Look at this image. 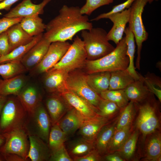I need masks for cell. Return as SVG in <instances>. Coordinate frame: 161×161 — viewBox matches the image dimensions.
Instances as JSON below:
<instances>
[{
    "instance_id": "11a10c76",
    "label": "cell",
    "mask_w": 161,
    "mask_h": 161,
    "mask_svg": "<svg viewBox=\"0 0 161 161\" xmlns=\"http://www.w3.org/2000/svg\"><path fill=\"white\" fill-rule=\"evenodd\" d=\"M155 0L156 1H158V0H148V2L149 4L151 3L153 1Z\"/></svg>"
},
{
    "instance_id": "7402d4cb",
    "label": "cell",
    "mask_w": 161,
    "mask_h": 161,
    "mask_svg": "<svg viewBox=\"0 0 161 161\" xmlns=\"http://www.w3.org/2000/svg\"><path fill=\"white\" fill-rule=\"evenodd\" d=\"M85 119L75 109L71 108L56 124L67 137L79 129Z\"/></svg>"
},
{
    "instance_id": "816d5d0a",
    "label": "cell",
    "mask_w": 161,
    "mask_h": 161,
    "mask_svg": "<svg viewBox=\"0 0 161 161\" xmlns=\"http://www.w3.org/2000/svg\"><path fill=\"white\" fill-rule=\"evenodd\" d=\"M8 96H5L0 94V114L7 98Z\"/></svg>"
},
{
    "instance_id": "cb8c5ba5",
    "label": "cell",
    "mask_w": 161,
    "mask_h": 161,
    "mask_svg": "<svg viewBox=\"0 0 161 161\" xmlns=\"http://www.w3.org/2000/svg\"><path fill=\"white\" fill-rule=\"evenodd\" d=\"M6 31L9 43L10 52L18 47L29 43L34 38L23 29L20 23L12 26Z\"/></svg>"
},
{
    "instance_id": "c3c4849f",
    "label": "cell",
    "mask_w": 161,
    "mask_h": 161,
    "mask_svg": "<svg viewBox=\"0 0 161 161\" xmlns=\"http://www.w3.org/2000/svg\"><path fill=\"white\" fill-rule=\"evenodd\" d=\"M3 154L6 161H26L22 157L15 154Z\"/></svg>"
},
{
    "instance_id": "3957f363",
    "label": "cell",
    "mask_w": 161,
    "mask_h": 161,
    "mask_svg": "<svg viewBox=\"0 0 161 161\" xmlns=\"http://www.w3.org/2000/svg\"><path fill=\"white\" fill-rule=\"evenodd\" d=\"M8 96L0 114V133L25 129L28 114L17 97Z\"/></svg>"
},
{
    "instance_id": "9f6ffc18",
    "label": "cell",
    "mask_w": 161,
    "mask_h": 161,
    "mask_svg": "<svg viewBox=\"0 0 161 161\" xmlns=\"http://www.w3.org/2000/svg\"><path fill=\"white\" fill-rule=\"evenodd\" d=\"M2 80H2L0 79V85L1 83V82H2Z\"/></svg>"
},
{
    "instance_id": "7c38bea8",
    "label": "cell",
    "mask_w": 161,
    "mask_h": 161,
    "mask_svg": "<svg viewBox=\"0 0 161 161\" xmlns=\"http://www.w3.org/2000/svg\"><path fill=\"white\" fill-rule=\"evenodd\" d=\"M68 72L62 69H50L45 73L43 82L50 94L60 95L67 89L66 80Z\"/></svg>"
},
{
    "instance_id": "f907efd6",
    "label": "cell",
    "mask_w": 161,
    "mask_h": 161,
    "mask_svg": "<svg viewBox=\"0 0 161 161\" xmlns=\"http://www.w3.org/2000/svg\"><path fill=\"white\" fill-rule=\"evenodd\" d=\"M104 159L108 161H124L125 160L119 154H109L104 157Z\"/></svg>"
},
{
    "instance_id": "9a60e30c",
    "label": "cell",
    "mask_w": 161,
    "mask_h": 161,
    "mask_svg": "<svg viewBox=\"0 0 161 161\" xmlns=\"http://www.w3.org/2000/svg\"><path fill=\"white\" fill-rule=\"evenodd\" d=\"M16 96L28 114L34 111L42 99V93L37 86L28 82Z\"/></svg>"
},
{
    "instance_id": "8fae6325",
    "label": "cell",
    "mask_w": 161,
    "mask_h": 161,
    "mask_svg": "<svg viewBox=\"0 0 161 161\" xmlns=\"http://www.w3.org/2000/svg\"><path fill=\"white\" fill-rule=\"evenodd\" d=\"M71 44L67 41H56L51 43L41 61L30 70L32 75L45 73L53 67L63 58Z\"/></svg>"
},
{
    "instance_id": "d6986e66",
    "label": "cell",
    "mask_w": 161,
    "mask_h": 161,
    "mask_svg": "<svg viewBox=\"0 0 161 161\" xmlns=\"http://www.w3.org/2000/svg\"><path fill=\"white\" fill-rule=\"evenodd\" d=\"M108 118L99 115L85 119L79 129V134L81 137L94 141L103 127L110 123Z\"/></svg>"
},
{
    "instance_id": "ba28073f",
    "label": "cell",
    "mask_w": 161,
    "mask_h": 161,
    "mask_svg": "<svg viewBox=\"0 0 161 161\" xmlns=\"http://www.w3.org/2000/svg\"><path fill=\"white\" fill-rule=\"evenodd\" d=\"M52 126L49 116L42 102L32 113L28 114L25 126L27 133L38 137L47 144Z\"/></svg>"
},
{
    "instance_id": "5b68a950",
    "label": "cell",
    "mask_w": 161,
    "mask_h": 161,
    "mask_svg": "<svg viewBox=\"0 0 161 161\" xmlns=\"http://www.w3.org/2000/svg\"><path fill=\"white\" fill-rule=\"evenodd\" d=\"M148 0H135L131 7L129 28L133 33L137 46V57L135 68L140 69L141 53L143 43L148 38L146 31L142 19V14L144 8Z\"/></svg>"
},
{
    "instance_id": "e575fe53",
    "label": "cell",
    "mask_w": 161,
    "mask_h": 161,
    "mask_svg": "<svg viewBox=\"0 0 161 161\" xmlns=\"http://www.w3.org/2000/svg\"><path fill=\"white\" fill-rule=\"evenodd\" d=\"M27 71L20 61L0 64V75L4 80L12 78Z\"/></svg>"
},
{
    "instance_id": "f35d334b",
    "label": "cell",
    "mask_w": 161,
    "mask_h": 161,
    "mask_svg": "<svg viewBox=\"0 0 161 161\" xmlns=\"http://www.w3.org/2000/svg\"><path fill=\"white\" fill-rule=\"evenodd\" d=\"M97 109L98 114L108 118L121 110L114 103L102 98L99 103Z\"/></svg>"
},
{
    "instance_id": "8d00e7d4",
    "label": "cell",
    "mask_w": 161,
    "mask_h": 161,
    "mask_svg": "<svg viewBox=\"0 0 161 161\" xmlns=\"http://www.w3.org/2000/svg\"><path fill=\"white\" fill-rule=\"evenodd\" d=\"M139 135L136 130L130 133L120 149L118 152L119 154L125 160H129L133 156L136 148Z\"/></svg>"
},
{
    "instance_id": "7dc6e473",
    "label": "cell",
    "mask_w": 161,
    "mask_h": 161,
    "mask_svg": "<svg viewBox=\"0 0 161 161\" xmlns=\"http://www.w3.org/2000/svg\"><path fill=\"white\" fill-rule=\"evenodd\" d=\"M144 77L151 83L158 86L160 89L161 88V78L153 73H147Z\"/></svg>"
},
{
    "instance_id": "ee69618b",
    "label": "cell",
    "mask_w": 161,
    "mask_h": 161,
    "mask_svg": "<svg viewBox=\"0 0 161 161\" xmlns=\"http://www.w3.org/2000/svg\"><path fill=\"white\" fill-rule=\"evenodd\" d=\"M75 161H98L102 160L101 155L95 148L85 155L73 159Z\"/></svg>"
},
{
    "instance_id": "603a6c76",
    "label": "cell",
    "mask_w": 161,
    "mask_h": 161,
    "mask_svg": "<svg viewBox=\"0 0 161 161\" xmlns=\"http://www.w3.org/2000/svg\"><path fill=\"white\" fill-rule=\"evenodd\" d=\"M27 76L23 74L3 80L0 85V94L5 96H17L28 82Z\"/></svg>"
},
{
    "instance_id": "f1b7e54d",
    "label": "cell",
    "mask_w": 161,
    "mask_h": 161,
    "mask_svg": "<svg viewBox=\"0 0 161 161\" xmlns=\"http://www.w3.org/2000/svg\"><path fill=\"white\" fill-rule=\"evenodd\" d=\"M110 72L109 90L124 89L135 80L126 69Z\"/></svg>"
},
{
    "instance_id": "60d3db41",
    "label": "cell",
    "mask_w": 161,
    "mask_h": 161,
    "mask_svg": "<svg viewBox=\"0 0 161 161\" xmlns=\"http://www.w3.org/2000/svg\"><path fill=\"white\" fill-rule=\"evenodd\" d=\"M135 0H127L124 2L114 6L110 11L100 14L96 17L92 19V21H97L103 18H107L108 17L113 14L120 13L126 9L130 7Z\"/></svg>"
},
{
    "instance_id": "b9f144b4",
    "label": "cell",
    "mask_w": 161,
    "mask_h": 161,
    "mask_svg": "<svg viewBox=\"0 0 161 161\" xmlns=\"http://www.w3.org/2000/svg\"><path fill=\"white\" fill-rule=\"evenodd\" d=\"M50 161H73L65 145L51 154Z\"/></svg>"
},
{
    "instance_id": "4dcf8cb0",
    "label": "cell",
    "mask_w": 161,
    "mask_h": 161,
    "mask_svg": "<svg viewBox=\"0 0 161 161\" xmlns=\"http://www.w3.org/2000/svg\"><path fill=\"white\" fill-rule=\"evenodd\" d=\"M125 34L126 42L127 46V54L129 59V64L126 70L134 78L137 80L140 78L139 73L135 70L134 60L135 51V45L134 35L128 27L124 31Z\"/></svg>"
},
{
    "instance_id": "680465c9",
    "label": "cell",
    "mask_w": 161,
    "mask_h": 161,
    "mask_svg": "<svg viewBox=\"0 0 161 161\" xmlns=\"http://www.w3.org/2000/svg\"><path fill=\"white\" fill-rule=\"evenodd\" d=\"M1 56L0 55V57Z\"/></svg>"
},
{
    "instance_id": "6f0895ef",
    "label": "cell",
    "mask_w": 161,
    "mask_h": 161,
    "mask_svg": "<svg viewBox=\"0 0 161 161\" xmlns=\"http://www.w3.org/2000/svg\"><path fill=\"white\" fill-rule=\"evenodd\" d=\"M4 0H0V2H1L2 1H3Z\"/></svg>"
},
{
    "instance_id": "bcb514c9",
    "label": "cell",
    "mask_w": 161,
    "mask_h": 161,
    "mask_svg": "<svg viewBox=\"0 0 161 161\" xmlns=\"http://www.w3.org/2000/svg\"><path fill=\"white\" fill-rule=\"evenodd\" d=\"M145 83L149 90L157 97L159 102H161V89L156 88V86L151 83L143 76Z\"/></svg>"
},
{
    "instance_id": "836d02e7",
    "label": "cell",
    "mask_w": 161,
    "mask_h": 161,
    "mask_svg": "<svg viewBox=\"0 0 161 161\" xmlns=\"http://www.w3.org/2000/svg\"><path fill=\"white\" fill-rule=\"evenodd\" d=\"M131 126L115 131L108 145L107 153L118 151L120 149L130 134Z\"/></svg>"
},
{
    "instance_id": "6da1fadb",
    "label": "cell",
    "mask_w": 161,
    "mask_h": 161,
    "mask_svg": "<svg viewBox=\"0 0 161 161\" xmlns=\"http://www.w3.org/2000/svg\"><path fill=\"white\" fill-rule=\"evenodd\" d=\"M88 16L82 14L78 6L64 5L58 15L47 24L43 37L51 43L71 40L78 32L92 28Z\"/></svg>"
},
{
    "instance_id": "52a82bcc",
    "label": "cell",
    "mask_w": 161,
    "mask_h": 161,
    "mask_svg": "<svg viewBox=\"0 0 161 161\" xmlns=\"http://www.w3.org/2000/svg\"><path fill=\"white\" fill-rule=\"evenodd\" d=\"M153 95L142 103L136 104L139 113L136 125L138 129L144 136L157 131L159 126L160 120L157 112L158 104L153 98Z\"/></svg>"
},
{
    "instance_id": "f546056e",
    "label": "cell",
    "mask_w": 161,
    "mask_h": 161,
    "mask_svg": "<svg viewBox=\"0 0 161 161\" xmlns=\"http://www.w3.org/2000/svg\"><path fill=\"white\" fill-rule=\"evenodd\" d=\"M155 131L148 134L146 146V159L149 161H161V136Z\"/></svg>"
},
{
    "instance_id": "ffe728a7",
    "label": "cell",
    "mask_w": 161,
    "mask_h": 161,
    "mask_svg": "<svg viewBox=\"0 0 161 161\" xmlns=\"http://www.w3.org/2000/svg\"><path fill=\"white\" fill-rule=\"evenodd\" d=\"M30 142L27 161H49L51 153L48 144L35 135L28 134Z\"/></svg>"
},
{
    "instance_id": "1f68e13d",
    "label": "cell",
    "mask_w": 161,
    "mask_h": 161,
    "mask_svg": "<svg viewBox=\"0 0 161 161\" xmlns=\"http://www.w3.org/2000/svg\"><path fill=\"white\" fill-rule=\"evenodd\" d=\"M42 33L34 37L32 40L29 43L18 47L7 54L0 57V64L14 61H21L27 52L43 36Z\"/></svg>"
},
{
    "instance_id": "5bb4252c",
    "label": "cell",
    "mask_w": 161,
    "mask_h": 161,
    "mask_svg": "<svg viewBox=\"0 0 161 161\" xmlns=\"http://www.w3.org/2000/svg\"><path fill=\"white\" fill-rule=\"evenodd\" d=\"M51 44L42 37L25 54L21 62L27 71H30L42 60Z\"/></svg>"
},
{
    "instance_id": "ac0fdd59",
    "label": "cell",
    "mask_w": 161,
    "mask_h": 161,
    "mask_svg": "<svg viewBox=\"0 0 161 161\" xmlns=\"http://www.w3.org/2000/svg\"><path fill=\"white\" fill-rule=\"evenodd\" d=\"M52 125L56 124L71 107L61 95L50 94L45 102Z\"/></svg>"
},
{
    "instance_id": "d590c367",
    "label": "cell",
    "mask_w": 161,
    "mask_h": 161,
    "mask_svg": "<svg viewBox=\"0 0 161 161\" xmlns=\"http://www.w3.org/2000/svg\"><path fill=\"white\" fill-rule=\"evenodd\" d=\"M102 98L115 103L121 110L128 103V99L124 89H108L100 94Z\"/></svg>"
},
{
    "instance_id": "7bdbcfd3",
    "label": "cell",
    "mask_w": 161,
    "mask_h": 161,
    "mask_svg": "<svg viewBox=\"0 0 161 161\" xmlns=\"http://www.w3.org/2000/svg\"><path fill=\"white\" fill-rule=\"evenodd\" d=\"M22 18H9L4 16L0 19V34L6 31L14 24L20 23Z\"/></svg>"
},
{
    "instance_id": "30bf717a",
    "label": "cell",
    "mask_w": 161,
    "mask_h": 161,
    "mask_svg": "<svg viewBox=\"0 0 161 161\" xmlns=\"http://www.w3.org/2000/svg\"><path fill=\"white\" fill-rule=\"evenodd\" d=\"M5 138L4 144L0 147L3 154L18 155L26 160L30 147V142L25 129H16L3 134Z\"/></svg>"
},
{
    "instance_id": "83f0119b",
    "label": "cell",
    "mask_w": 161,
    "mask_h": 161,
    "mask_svg": "<svg viewBox=\"0 0 161 161\" xmlns=\"http://www.w3.org/2000/svg\"><path fill=\"white\" fill-rule=\"evenodd\" d=\"M94 148V141L81 137L70 142L67 149L73 159L83 156Z\"/></svg>"
},
{
    "instance_id": "4316f807",
    "label": "cell",
    "mask_w": 161,
    "mask_h": 161,
    "mask_svg": "<svg viewBox=\"0 0 161 161\" xmlns=\"http://www.w3.org/2000/svg\"><path fill=\"white\" fill-rule=\"evenodd\" d=\"M111 72H101L87 74L86 79L91 88L99 94L108 89Z\"/></svg>"
},
{
    "instance_id": "4fadbf2b",
    "label": "cell",
    "mask_w": 161,
    "mask_h": 161,
    "mask_svg": "<svg viewBox=\"0 0 161 161\" xmlns=\"http://www.w3.org/2000/svg\"><path fill=\"white\" fill-rule=\"evenodd\" d=\"M71 107L85 119L98 115V109L68 89L60 95Z\"/></svg>"
},
{
    "instance_id": "f5cc1de1",
    "label": "cell",
    "mask_w": 161,
    "mask_h": 161,
    "mask_svg": "<svg viewBox=\"0 0 161 161\" xmlns=\"http://www.w3.org/2000/svg\"><path fill=\"white\" fill-rule=\"evenodd\" d=\"M5 138L3 134L0 133V147L4 144Z\"/></svg>"
},
{
    "instance_id": "8992f818",
    "label": "cell",
    "mask_w": 161,
    "mask_h": 161,
    "mask_svg": "<svg viewBox=\"0 0 161 161\" xmlns=\"http://www.w3.org/2000/svg\"><path fill=\"white\" fill-rule=\"evenodd\" d=\"M80 69L68 73L66 80L67 88L97 109L102 98L89 85L87 74Z\"/></svg>"
},
{
    "instance_id": "74e56055",
    "label": "cell",
    "mask_w": 161,
    "mask_h": 161,
    "mask_svg": "<svg viewBox=\"0 0 161 161\" xmlns=\"http://www.w3.org/2000/svg\"><path fill=\"white\" fill-rule=\"evenodd\" d=\"M136 104L129 101L128 104L122 110L119 118L117 120L116 130L131 125Z\"/></svg>"
},
{
    "instance_id": "484cf974",
    "label": "cell",
    "mask_w": 161,
    "mask_h": 161,
    "mask_svg": "<svg viewBox=\"0 0 161 161\" xmlns=\"http://www.w3.org/2000/svg\"><path fill=\"white\" fill-rule=\"evenodd\" d=\"M39 15L22 18L20 23L23 29L30 36L33 37L43 33L46 24Z\"/></svg>"
},
{
    "instance_id": "ab89813d",
    "label": "cell",
    "mask_w": 161,
    "mask_h": 161,
    "mask_svg": "<svg viewBox=\"0 0 161 161\" xmlns=\"http://www.w3.org/2000/svg\"><path fill=\"white\" fill-rule=\"evenodd\" d=\"M85 4L81 8V13L83 15L90 16L95 10L101 6L108 5L114 0H86Z\"/></svg>"
},
{
    "instance_id": "277c9868",
    "label": "cell",
    "mask_w": 161,
    "mask_h": 161,
    "mask_svg": "<svg viewBox=\"0 0 161 161\" xmlns=\"http://www.w3.org/2000/svg\"><path fill=\"white\" fill-rule=\"evenodd\" d=\"M107 33L105 30L100 27L81 31L87 60L98 59L114 50L115 47L109 42Z\"/></svg>"
},
{
    "instance_id": "d4e9b609",
    "label": "cell",
    "mask_w": 161,
    "mask_h": 161,
    "mask_svg": "<svg viewBox=\"0 0 161 161\" xmlns=\"http://www.w3.org/2000/svg\"><path fill=\"white\" fill-rule=\"evenodd\" d=\"M117 121L103 126L94 141L95 148L101 155L107 153L108 146L115 131Z\"/></svg>"
},
{
    "instance_id": "7a4b0ae2",
    "label": "cell",
    "mask_w": 161,
    "mask_h": 161,
    "mask_svg": "<svg viewBox=\"0 0 161 161\" xmlns=\"http://www.w3.org/2000/svg\"><path fill=\"white\" fill-rule=\"evenodd\" d=\"M125 37L116 45L109 53L98 59L86 60L83 67L87 74L101 72H112L127 69L129 59L127 54Z\"/></svg>"
},
{
    "instance_id": "d6a6232c",
    "label": "cell",
    "mask_w": 161,
    "mask_h": 161,
    "mask_svg": "<svg viewBox=\"0 0 161 161\" xmlns=\"http://www.w3.org/2000/svg\"><path fill=\"white\" fill-rule=\"evenodd\" d=\"M67 138L57 124L52 125L49 132L48 143L51 154L64 145Z\"/></svg>"
},
{
    "instance_id": "db71d44e",
    "label": "cell",
    "mask_w": 161,
    "mask_h": 161,
    "mask_svg": "<svg viewBox=\"0 0 161 161\" xmlns=\"http://www.w3.org/2000/svg\"><path fill=\"white\" fill-rule=\"evenodd\" d=\"M0 161H6L4 154L0 151Z\"/></svg>"
},
{
    "instance_id": "2e32d148",
    "label": "cell",
    "mask_w": 161,
    "mask_h": 161,
    "mask_svg": "<svg viewBox=\"0 0 161 161\" xmlns=\"http://www.w3.org/2000/svg\"><path fill=\"white\" fill-rule=\"evenodd\" d=\"M52 0H43L41 3L36 4L31 0H23L5 14L4 16L23 18L36 14H43L44 7Z\"/></svg>"
},
{
    "instance_id": "681fc988",
    "label": "cell",
    "mask_w": 161,
    "mask_h": 161,
    "mask_svg": "<svg viewBox=\"0 0 161 161\" xmlns=\"http://www.w3.org/2000/svg\"><path fill=\"white\" fill-rule=\"evenodd\" d=\"M19 0H4L0 2V10H9L12 6Z\"/></svg>"
},
{
    "instance_id": "e0dca14e",
    "label": "cell",
    "mask_w": 161,
    "mask_h": 161,
    "mask_svg": "<svg viewBox=\"0 0 161 161\" xmlns=\"http://www.w3.org/2000/svg\"><path fill=\"white\" fill-rule=\"evenodd\" d=\"M130 11V7L108 17L107 18L113 23L112 28L107 33V38L109 41H112L117 45L122 38L126 25L129 20Z\"/></svg>"
},
{
    "instance_id": "9c48e42d",
    "label": "cell",
    "mask_w": 161,
    "mask_h": 161,
    "mask_svg": "<svg viewBox=\"0 0 161 161\" xmlns=\"http://www.w3.org/2000/svg\"><path fill=\"white\" fill-rule=\"evenodd\" d=\"M86 60L83 42L77 35L63 58L51 69H62L69 72L83 67Z\"/></svg>"
},
{
    "instance_id": "44dd1931",
    "label": "cell",
    "mask_w": 161,
    "mask_h": 161,
    "mask_svg": "<svg viewBox=\"0 0 161 161\" xmlns=\"http://www.w3.org/2000/svg\"><path fill=\"white\" fill-rule=\"evenodd\" d=\"M139 75V79L134 80L124 89L129 100L137 104L143 102L153 94L146 85L143 76Z\"/></svg>"
},
{
    "instance_id": "f6af8a7d",
    "label": "cell",
    "mask_w": 161,
    "mask_h": 161,
    "mask_svg": "<svg viewBox=\"0 0 161 161\" xmlns=\"http://www.w3.org/2000/svg\"><path fill=\"white\" fill-rule=\"evenodd\" d=\"M9 52V43L6 31L0 34V55H5Z\"/></svg>"
}]
</instances>
